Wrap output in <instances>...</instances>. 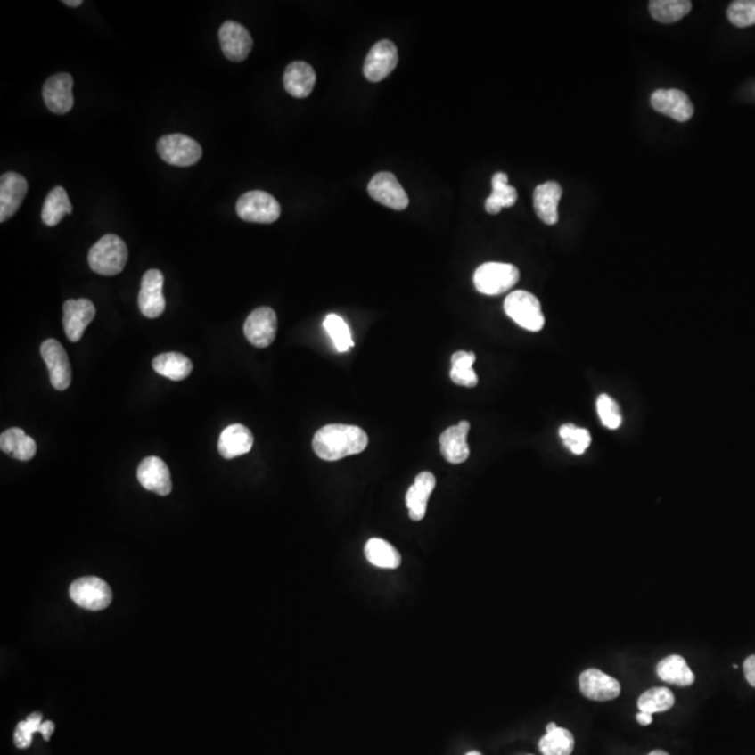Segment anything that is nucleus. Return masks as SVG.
<instances>
[{"label": "nucleus", "instance_id": "f257e3e1", "mask_svg": "<svg viewBox=\"0 0 755 755\" xmlns=\"http://www.w3.org/2000/svg\"><path fill=\"white\" fill-rule=\"evenodd\" d=\"M368 447V435L357 425L329 424L316 431L312 447L324 461H341L343 457L358 455Z\"/></svg>", "mask_w": 755, "mask_h": 755}, {"label": "nucleus", "instance_id": "f03ea898", "mask_svg": "<svg viewBox=\"0 0 755 755\" xmlns=\"http://www.w3.org/2000/svg\"><path fill=\"white\" fill-rule=\"evenodd\" d=\"M127 243L115 234H107L91 247L88 265L91 270L101 275H117L127 267Z\"/></svg>", "mask_w": 755, "mask_h": 755}, {"label": "nucleus", "instance_id": "7ed1b4c3", "mask_svg": "<svg viewBox=\"0 0 755 755\" xmlns=\"http://www.w3.org/2000/svg\"><path fill=\"white\" fill-rule=\"evenodd\" d=\"M504 309L509 318L526 331L540 332L545 326L542 305L532 292L523 290L511 292L504 302Z\"/></svg>", "mask_w": 755, "mask_h": 755}, {"label": "nucleus", "instance_id": "20e7f679", "mask_svg": "<svg viewBox=\"0 0 755 755\" xmlns=\"http://www.w3.org/2000/svg\"><path fill=\"white\" fill-rule=\"evenodd\" d=\"M519 270L511 263L487 262L474 272L476 290L484 295H499L518 283Z\"/></svg>", "mask_w": 755, "mask_h": 755}, {"label": "nucleus", "instance_id": "39448f33", "mask_svg": "<svg viewBox=\"0 0 755 755\" xmlns=\"http://www.w3.org/2000/svg\"><path fill=\"white\" fill-rule=\"evenodd\" d=\"M237 214L248 223L270 224L279 220L282 208L267 192L250 191L238 199Z\"/></svg>", "mask_w": 755, "mask_h": 755}, {"label": "nucleus", "instance_id": "423d86ee", "mask_svg": "<svg viewBox=\"0 0 755 755\" xmlns=\"http://www.w3.org/2000/svg\"><path fill=\"white\" fill-rule=\"evenodd\" d=\"M157 152L169 166L191 167L201 159L203 150L196 140L185 135L174 134L159 140Z\"/></svg>", "mask_w": 755, "mask_h": 755}, {"label": "nucleus", "instance_id": "0eeeda50", "mask_svg": "<svg viewBox=\"0 0 755 755\" xmlns=\"http://www.w3.org/2000/svg\"><path fill=\"white\" fill-rule=\"evenodd\" d=\"M73 603L81 609L100 611L107 609L112 602V592L105 580L95 577L80 578L69 589Z\"/></svg>", "mask_w": 755, "mask_h": 755}, {"label": "nucleus", "instance_id": "6e6552de", "mask_svg": "<svg viewBox=\"0 0 755 755\" xmlns=\"http://www.w3.org/2000/svg\"><path fill=\"white\" fill-rule=\"evenodd\" d=\"M399 62L398 48L390 39H382L371 48L364 62V76L366 80L378 83L395 70Z\"/></svg>", "mask_w": 755, "mask_h": 755}, {"label": "nucleus", "instance_id": "1a4fd4ad", "mask_svg": "<svg viewBox=\"0 0 755 755\" xmlns=\"http://www.w3.org/2000/svg\"><path fill=\"white\" fill-rule=\"evenodd\" d=\"M368 193L373 201L393 210H405L409 196L392 172H380L368 184Z\"/></svg>", "mask_w": 755, "mask_h": 755}, {"label": "nucleus", "instance_id": "9d476101", "mask_svg": "<svg viewBox=\"0 0 755 755\" xmlns=\"http://www.w3.org/2000/svg\"><path fill=\"white\" fill-rule=\"evenodd\" d=\"M223 53L231 62H242L252 51L253 39L242 24L228 20L218 31Z\"/></svg>", "mask_w": 755, "mask_h": 755}, {"label": "nucleus", "instance_id": "9b49d317", "mask_svg": "<svg viewBox=\"0 0 755 755\" xmlns=\"http://www.w3.org/2000/svg\"><path fill=\"white\" fill-rule=\"evenodd\" d=\"M164 275L160 270H147L143 275L139 292V308L146 318L156 319L166 311V299H164Z\"/></svg>", "mask_w": 755, "mask_h": 755}, {"label": "nucleus", "instance_id": "f8f14e48", "mask_svg": "<svg viewBox=\"0 0 755 755\" xmlns=\"http://www.w3.org/2000/svg\"><path fill=\"white\" fill-rule=\"evenodd\" d=\"M243 333L253 346L259 349L269 347L277 333V315L269 307L255 309L243 324Z\"/></svg>", "mask_w": 755, "mask_h": 755}, {"label": "nucleus", "instance_id": "ddd939ff", "mask_svg": "<svg viewBox=\"0 0 755 755\" xmlns=\"http://www.w3.org/2000/svg\"><path fill=\"white\" fill-rule=\"evenodd\" d=\"M41 356L49 371V380L56 390H66L71 383V368L65 347L49 339L41 346Z\"/></svg>", "mask_w": 755, "mask_h": 755}, {"label": "nucleus", "instance_id": "4468645a", "mask_svg": "<svg viewBox=\"0 0 755 755\" xmlns=\"http://www.w3.org/2000/svg\"><path fill=\"white\" fill-rule=\"evenodd\" d=\"M44 103L51 112L68 114L75 105L73 78L69 73H58L45 81L43 88Z\"/></svg>", "mask_w": 755, "mask_h": 755}, {"label": "nucleus", "instance_id": "2eb2a0df", "mask_svg": "<svg viewBox=\"0 0 755 755\" xmlns=\"http://www.w3.org/2000/svg\"><path fill=\"white\" fill-rule=\"evenodd\" d=\"M95 307L90 300H68L63 305V328L69 341H80L88 324L95 318Z\"/></svg>", "mask_w": 755, "mask_h": 755}, {"label": "nucleus", "instance_id": "dca6fc26", "mask_svg": "<svg viewBox=\"0 0 755 755\" xmlns=\"http://www.w3.org/2000/svg\"><path fill=\"white\" fill-rule=\"evenodd\" d=\"M29 192V182L17 172H6L0 178V223L13 217Z\"/></svg>", "mask_w": 755, "mask_h": 755}, {"label": "nucleus", "instance_id": "f3484780", "mask_svg": "<svg viewBox=\"0 0 755 755\" xmlns=\"http://www.w3.org/2000/svg\"><path fill=\"white\" fill-rule=\"evenodd\" d=\"M651 104L653 110L677 122H687L693 115V103L685 93L677 88L656 90L652 94Z\"/></svg>", "mask_w": 755, "mask_h": 755}, {"label": "nucleus", "instance_id": "a211bd4d", "mask_svg": "<svg viewBox=\"0 0 755 755\" xmlns=\"http://www.w3.org/2000/svg\"><path fill=\"white\" fill-rule=\"evenodd\" d=\"M580 693L589 700L604 701L616 700L621 693V685L616 678L606 675L599 669H587L579 676Z\"/></svg>", "mask_w": 755, "mask_h": 755}, {"label": "nucleus", "instance_id": "6ab92c4d", "mask_svg": "<svg viewBox=\"0 0 755 755\" xmlns=\"http://www.w3.org/2000/svg\"><path fill=\"white\" fill-rule=\"evenodd\" d=\"M137 480L143 488L159 496H168L172 489L171 473L166 462L157 456H149L139 464Z\"/></svg>", "mask_w": 755, "mask_h": 755}, {"label": "nucleus", "instance_id": "aec40b11", "mask_svg": "<svg viewBox=\"0 0 755 755\" xmlns=\"http://www.w3.org/2000/svg\"><path fill=\"white\" fill-rule=\"evenodd\" d=\"M471 430V423L461 422L454 427H449L439 437L442 456L452 464H461L471 456V449L467 444V434Z\"/></svg>", "mask_w": 755, "mask_h": 755}, {"label": "nucleus", "instance_id": "412c9836", "mask_svg": "<svg viewBox=\"0 0 755 755\" xmlns=\"http://www.w3.org/2000/svg\"><path fill=\"white\" fill-rule=\"evenodd\" d=\"M284 88L290 95L295 98H305L311 94L316 83V73L314 68L302 61L290 63L285 69Z\"/></svg>", "mask_w": 755, "mask_h": 755}, {"label": "nucleus", "instance_id": "4be33fe9", "mask_svg": "<svg viewBox=\"0 0 755 755\" xmlns=\"http://www.w3.org/2000/svg\"><path fill=\"white\" fill-rule=\"evenodd\" d=\"M253 447V435L250 428L233 424L226 428L218 438V452L224 459H234L248 454Z\"/></svg>", "mask_w": 755, "mask_h": 755}, {"label": "nucleus", "instance_id": "5701e85b", "mask_svg": "<svg viewBox=\"0 0 755 755\" xmlns=\"http://www.w3.org/2000/svg\"><path fill=\"white\" fill-rule=\"evenodd\" d=\"M435 488V476L430 472H423L415 477L414 484L406 496V505L409 508L410 519L418 522L424 519L427 513L428 498Z\"/></svg>", "mask_w": 755, "mask_h": 755}, {"label": "nucleus", "instance_id": "b1692460", "mask_svg": "<svg viewBox=\"0 0 755 755\" xmlns=\"http://www.w3.org/2000/svg\"><path fill=\"white\" fill-rule=\"evenodd\" d=\"M562 196V189L557 182H545L538 185L533 193V206L536 214L543 223L553 226L558 221V203Z\"/></svg>", "mask_w": 755, "mask_h": 755}, {"label": "nucleus", "instance_id": "393cba45", "mask_svg": "<svg viewBox=\"0 0 755 755\" xmlns=\"http://www.w3.org/2000/svg\"><path fill=\"white\" fill-rule=\"evenodd\" d=\"M0 449L17 461H31L37 452V444L20 428H10L0 435Z\"/></svg>", "mask_w": 755, "mask_h": 755}, {"label": "nucleus", "instance_id": "a878e982", "mask_svg": "<svg viewBox=\"0 0 755 755\" xmlns=\"http://www.w3.org/2000/svg\"><path fill=\"white\" fill-rule=\"evenodd\" d=\"M656 673L666 683L680 687H688L695 681V675L683 656L671 655L659 661Z\"/></svg>", "mask_w": 755, "mask_h": 755}, {"label": "nucleus", "instance_id": "bb28decb", "mask_svg": "<svg viewBox=\"0 0 755 755\" xmlns=\"http://www.w3.org/2000/svg\"><path fill=\"white\" fill-rule=\"evenodd\" d=\"M543 755H570L575 749L574 734L570 730L558 727L555 723H548L546 736L538 743Z\"/></svg>", "mask_w": 755, "mask_h": 755}, {"label": "nucleus", "instance_id": "cd10ccee", "mask_svg": "<svg viewBox=\"0 0 755 755\" xmlns=\"http://www.w3.org/2000/svg\"><path fill=\"white\" fill-rule=\"evenodd\" d=\"M73 213V206L69 201L68 192L62 186H56L53 191L49 192L44 201L43 211H41V218L43 223L48 227H55L65 216Z\"/></svg>", "mask_w": 755, "mask_h": 755}, {"label": "nucleus", "instance_id": "c85d7f7f", "mask_svg": "<svg viewBox=\"0 0 755 755\" xmlns=\"http://www.w3.org/2000/svg\"><path fill=\"white\" fill-rule=\"evenodd\" d=\"M152 368L168 380L182 381L191 375L193 365L188 357L181 353H162L152 360Z\"/></svg>", "mask_w": 755, "mask_h": 755}, {"label": "nucleus", "instance_id": "c756f323", "mask_svg": "<svg viewBox=\"0 0 755 755\" xmlns=\"http://www.w3.org/2000/svg\"><path fill=\"white\" fill-rule=\"evenodd\" d=\"M518 201V192L508 184L505 172H496L493 176V192L486 201V211L498 214L504 208H513Z\"/></svg>", "mask_w": 755, "mask_h": 755}, {"label": "nucleus", "instance_id": "7c9ffc66", "mask_svg": "<svg viewBox=\"0 0 755 755\" xmlns=\"http://www.w3.org/2000/svg\"><path fill=\"white\" fill-rule=\"evenodd\" d=\"M53 730H55V725L53 722L43 723V715L38 712L33 713L17 725L16 732H14V744L19 749H29L33 743L34 733H41L44 740L48 742L53 736Z\"/></svg>", "mask_w": 755, "mask_h": 755}, {"label": "nucleus", "instance_id": "2f4dec72", "mask_svg": "<svg viewBox=\"0 0 755 755\" xmlns=\"http://www.w3.org/2000/svg\"><path fill=\"white\" fill-rule=\"evenodd\" d=\"M365 557L371 564L383 570H396L402 564L399 551L382 538H371L365 545Z\"/></svg>", "mask_w": 755, "mask_h": 755}, {"label": "nucleus", "instance_id": "473e14b6", "mask_svg": "<svg viewBox=\"0 0 755 755\" xmlns=\"http://www.w3.org/2000/svg\"><path fill=\"white\" fill-rule=\"evenodd\" d=\"M693 9L690 0H652L651 14L659 23H676L687 16Z\"/></svg>", "mask_w": 755, "mask_h": 755}, {"label": "nucleus", "instance_id": "72a5a7b5", "mask_svg": "<svg viewBox=\"0 0 755 755\" xmlns=\"http://www.w3.org/2000/svg\"><path fill=\"white\" fill-rule=\"evenodd\" d=\"M474 361H476L474 353L456 351L452 356L451 380L456 385L474 388L479 383V378L473 370Z\"/></svg>", "mask_w": 755, "mask_h": 755}, {"label": "nucleus", "instance_id": "f704fd0d", "mask_svg": "<svg viewBox=\"0 0 755 755\" xmlns=\"http://www.w3.org/2000/svg\"><path fill=\"white\" fill-rule=\"evenodd\" d=\"M675 705V695L665 687L651 688L642 693L638 700V708L642 712H666Z\"/></svg>", "mask_w": 755, "mask_h": 755}, {"label": "nucleus", "instance_id": "c9c22d12", "mask_svg": "<svg viewBox=\"0 0 755 755\" xmlns=\"http://www.w3.org/2000/svg\"><path fill=\"white\" fill-rule=\"evenodd\" d=\"M324 328L328 332L339 353H346L354 346L350 328L339 315H328L324 321Z\"/></svg>", "mask_w": 755, "mask_h": 755}, {"label": "nucleus", "instance_id": "e433bc0d", "mask_svg": "<svg viewBox=\"0 0 755 755\" xmlns=\"http://www.w3.org/2000/svg\"><path fill=\"white\" fill-rule=\"evenodd\" d=\"M560 437L565 447L574 455H584L590 447L592 437L587 428L575 424H564L560 428Z\"/></svg>", "mask_w": 755, "mask_h": 755}, {"label": "nucleus", "instance_id": "4c0bfd02", "mask_svg": "<svg viewBox=\"0 0 755 755\" xmlns=\"http://www.w3.org/2000/svg\"><path fill=\"white\" fill-rule=\"evenodd\" d=\"M600 422L609 430H617L621 425L622 415L619 405L609 395H600L596 403Z\"/></svg>", "mask_w": 755, "mask_h": 755}, {"label": "nucleus", "instance_id": "58836bf2", "mask_svg": "<svg viewBox=\"0 0 755 755\" xmlns=\"http://www.w3.org/2000/svg\"><path fill=\"white\" fill-rule=\"evenodd\" d=\"M730 23L736 27H750L755 24V0H737L727 10Z\"/></svg>", "mask_w": 755, "mask_h": 755}, {"label": "nucleus", "instance_id": "ea45409f", "mask_svg": "<svg viewBox=\"0 0 755 755\" xmlns=\"http://www.w3.org/2000/svg\"><path fill=\"white\" fill-rule=\"evenodd\" d=\"M744 676L749 685L755 688V655L750 656L744 661Z\"/></svg>", "mask_w": 755, "mask_h": 755}, {"label": "nucleus", "instance_id": "a19ab883", "mask_svg": "<svg viewBox=\"0 0 755 755\" xmlns=\"http://www.w3.org/2000/svg\"><path fill=\"white\" fill-rule=\"evenodd\" d=\"M636 720H638L639 725H642V726H648V725L653 722V715L639 710L638 715H636Z\"/></svg>", "mask_w": 755, "mask_h": 755}, {"label": "nucleus", "instance_id": "79ce46f5", "mask_svg": "<svg viewBox=\"0 0 755 755\" xmlns=\"http://www.w3.org/2000/svg\"><path fill=\"white\" fill-rule=\"evenodd\" d=\"M63 4L69 7H78L83 4V2L81 0H63Z\"/></svg>", "mask_w": 755, "mask_h": 755}, {"label": "nucleus", "instance_id": "37998d69", "mask_svg": "<svg viewBox=\"0 0 755 755\" xmlns=\"http://www.w3.org/2000/svg\"><path fill=\"white\" fill-rule=\"evenodd\" d=\"M649 755H669L668 752L663 751V750H655V751H652Z\"/></svg>", "mask_w": 755, "mask_h": 755}, {"label": "nucleus", "instance_id": "c03bdc74", "mask_svg": "<svg viewBox=\"0 0 755 755\" xmlns=\"http://www.w3.org/2000/svg\"><path fill=\"white\" fill-rule=\"evenodd\" d=\"M466 755H481V754L479 751H471V752H469V754H466Z\"/></svg>", "mask_w": 755, "mask_h": 755}]
</instances>
